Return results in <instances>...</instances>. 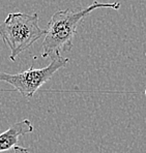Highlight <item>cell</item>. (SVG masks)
Instances as JSON below:
<instances>
[{
    "mask_svg": "<svg viewBox=\"0 0 146 153\" xmlns=\"http://www.w3.org/2000/svg\"><path fill=\"white\" fill-rule=\"evenodd\" d=\"M119 2H105L94 1L88 7L80 10H74L71 8L57 10L51 17L45 33V39L42 47V57H50L51 59L56 56H60L62 52H67L73 48V42L78 26L82 21L94 10L98 8H112L119 10Z\"/></svg>",
    "mask_w": 146,
    "mask_h": 153,
    "instance_id": "obj_1",
    "label": "cell"
},
{
    "mask_svg": "<svg viewBox=\"0 0 146 153\" xmlns=\"http://www.w3.org/2000/svg\"><path fill=\"white\" fill-rule=\"evenodd\" d=\"M45 33L46 30L39 26L37 13H13L0 24V37L10 48L12 61H16L20 54L30 48Z\"/></svg>",
    "mask_w": 146,
    "mask_h": 153,
    "instance_id": "obj_2",
    "label": "cell"
},
{
    "mask_svg": "<svg viewBox=\"0 0 146 153\" xmlns=\"http://www.w3.org/2000/svg\"><path fill=\"white\" fill-rule=\"evenodd\" d=\"M69 62V58H64L61 55L56 56L51 59L48 66L42 68H34L31 66L27 71L16 75L0 71V81L12 85L13 89L10 90V92H20L24 97L31 98L45 83L55 75L58 69L64 67Z\"/></svg>",
    "mask_w": 146,
    "mask_h": 153,
    "instance_id": "obj_3",
    "label": "cell"
},
{
    "mask_svg": "<svg viewBox=\"0 0 146 153\" xmlns=\"http://www.w3.org/2000/svg\"><path fill=\"white\" fill-rule=\"evenodd\" d=\"M33 125L29 119H23L13 123L8 129L0 134V152L7 151L18 145L19 138L33 131Z\"/></svg>",
    "mask_w": 146,
    "mask_h": 153,
    "instance_id": "obj_4",
    "label": "cell"
},
{
    "mask_svg": "<svg viewBox=\"0 0 146 153\" xmlns=\"http://www.w3.org/2000/svg\"><path fill=\"white\" fill-rule=\"evenodd\" d=\"M13 153H29V150L27 148H24V147H20V146H15L13 148Z\"/></svg>",
    "mask_w": 146,
    "mask_h": 153,
    "instance_id": "obj_5",
    "label": "cell"
},
{
    "mask_svg": "<svg viewBox=\"0 0 146 153\" xmlns=\"http://www.w3.org/2000/svg\"><path fill=\"white\" fill-rule=\"evenodd\" d=\"M145 55H146V52H145ZM145 95H146V90H145Z\"/></svg>",
    "mask_w": 146,
    "mask_h": 153,
    "instance_id": "obj_6",
    "label": "cell"
}]
</instances>
